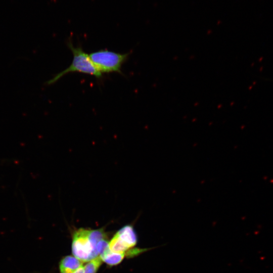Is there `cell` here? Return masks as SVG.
<instances>
[{
	"instance_id": "cell-2",
	"label": "cell",
	"mask_w": 273,
	"mask_h": 273,
	"mask_svg": "<svg viewBox=\"0 0 273 273\" xmlns=\"http://www.w3.org/2000/svg\"><path fill=\"white\" fill-rule=\"evenodd\" d=\"M88 55L96 68L102 74L116 72L122 74L121 67L127 60L129 53L121 54L102 49Z\"/></svg>"
},
{
	"instance_id": "cell-8",
	"label": "cell",
	"mask_w": 273,
	"mask_h": 273,
	"mask_svg": "<svg viewBox=\"0 0 273 273\" xmlns=\"http://www.w3.org/2000/svg\"><path fill=\"white\" fill-rule=\"evenodd\" d=\"M102 262L100 257L88 261L84 266V273H97Z\"/></svg>"
},
{
	"instance_id": "cell-4",
	"label": "cell",
	"mask_w": 273,
	"mask_h": 273,
	"mask_svg": "<svg viewBox=\"0 0 273 273\" xmlns=\"http://www.w3.org/2000/svg\"><path fill=\"white\" fill-rule=\"evenodd\" d=\"M115 234L129 249L133 248L137 244L138 236L132 225L123 226Z\"/></svg>"
},
{
	"instance_id": "cell-6",
	"label": "cell",
	"mask_w": 273,
	"mask_h": 273,
	"mask_svg": "<svg viewBox=\"0 0 273 273\" xmlns=\"http://www.w3.org/2000/svg\"><path fill=\"white\" fill-rule=\"evenodd\" d=\"M124 253H118L111 251L109 249L100 256L102 261L110 266H114L119 264L124 259Z\"/></svg>"
},
{
	"instance_id": "cell-1",
	"label": "cell",
	"mask_w": 273,
	"mask_h": 273,
	"mask_svg": "<svg viewBox=\"0 0 273 273\" xmlns=\"http://www.w3.org/2000/svg\"><path fill=\"white\" fill-rule=\"evenodd\" d=\"M67 46L73 54V60L71 64L66 69L56 74L47 83L51 84L58 81L64 75L70 72H80L94 76L100 78L102 74L96 68L91 61L89 55L85 53L80 47H75L71 41L67 42Z\"/></svg>"
},
{
	"instance_id": "cell-7",
	"label": "cell",
	"mask_w": 273,
	"mask_h": 273,
	"mask_svg": "<svg viewBox=\"0 0 273 273\" xmlns=\"http://www.w3.org/2000/svg\"><path fill=\"white\" fill-rule=\"evenodd\" d=\"M109 248L113 252L124 253L125 254L126 252L129 250L115 234L109 242Z\"/></svg>"
},
{
	"instance_id": "cell-5",
	"label": "cell",
	"mask_w": 273,
	"mask_h": 273,
	"mask_svg": "<svg viewBox=\"0 0 273 273\" xmlns=\"http://www.w3.org/2000/svg\"><path fill=\"white\" fill-rule=\"evenodd\" d=\"M83 262L74 256L63 257L59 263L60 273H73L82 266Z\"/></svg>"
},
{
	"instance_id": "cell-9",
	"label": "cell",
	"mask_w": 273,
	"mask_h": 273,
	"mask_svg": "<svg viewBox=\"0 0 273 273\" xmlns=\"http://www.w3.org/2000/svg\"><path fill=\"white\" fill-rule=\"evenodd\" d=\"M73 273H84V267L82 266Z\"/></svg>"
},
{
	"instance_id": "cell-3",
	"label": "cell",
	"mask_w": 273,
	"mask_h": 273,
	"mask_svg": "<svg viewBox=\"0 0 273 273\" xmlns=\"http://www.w3.org/2000/svg\"><path fill=\"white\" fill-rule=\"evenodd\" d=\"M89 229L79 228L72 236V254L82 262L93 259L94 248L89 238Z\"/></svg>"
}]
</instances>
